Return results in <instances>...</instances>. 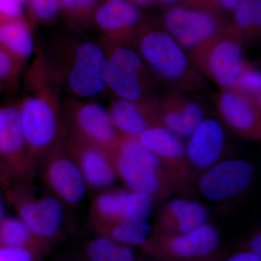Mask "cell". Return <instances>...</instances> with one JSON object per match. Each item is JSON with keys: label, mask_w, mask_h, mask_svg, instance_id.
I'll list each match as a JSON object with an SVG mask.
<instances>
[{"label": "cell", "mask_w": 261, "mask_h": 261, "mask_svg": "<svg viewBox=\"0 0 261 261\" xmlns=\"http://www.w3.org/2000/svg\"><path fill=\"white\" fill-rule=\"evenodd\" d=\"M221 4L228 10H233L237 8L241 0H219Z\"/></svg>", "instance_id": "cell-36"}, {"label": "cell", "mask_w": 261, "mask_h": 261, "mask_svg": "<svg viewBox=\"0 0 261 261\" xmlns=\"http://www.w3.org/2000/svg\"><path fill=\"white\" fill-rule=\"evenodd\" d=\"M244 250L261 257V232L260 230L254 233L247 242V246Z\"/></svg>", "instance_id": "cell-34"}, {"label": "cell", "mask_w": 261, "mask_h": 261, "mask_svg": "<svg viewBox=\"0 0 261 261\" xmlns=\"http://www.w3.org/2000/svg\"><path fill=\"white\" fill-rule=\"evenodd\" d=\"M34 19L40 23H48L61 13L59 0H29Z\"/></svg>", "instance_id": "cell-31"}, {"label": "cell", "mask_w": 261, "mask_h": 261, "mask_svg": "<svg viewBox=\"0 0 261 261\" xmlns=\"http://www.w3.org/2000/svg\"><path fill=\"white\" fill-rule=\"evenodd\" d=\"M0 46L24 63L28 61L34 53V42L25 19L0 16Z\"/></svg>", "instance_id": "cell-24"}, {"label": "cell", "mask_w": 261, "mask_h": 261, "mask_svg": "<svg viewBox=\"0 0 261 261\" xmlns=\"http://www.w3.org/2000/svg\"><path fill=\"white\" fill-rule=\"evenodd\" d=\"M196 51L206 75L224 90L233 88L245 65L239 39L214 37Z\"/></svg>", "instance_id": "cell-10"}, {"label": "cell", "mask_w": 261, "mask_h": 261, "mask_svg": "<svg viewBox=\"0 0 261 261\" xmlns=\"http://www.w3.org/2000/svg\"><path fill=\"white\" fill-rule=\"evenodd\" d=\"M233 88L250 96L257 102H260L261 75L260 72L245 65Z\"/></svg>", "instance_id": "cell-30"}, {"label": "cell", "mask_w": 261, "mask_h": 261, "mask_svg": "<svg viewBox=\"0 0 261 261\" xmlns=\"http://www.w3.org/2000/svg\"><path fill=\"white\" fill-rule=\"evenodd\" d=\"M254 177L252 164L243 160L219 161L201 175L197 183L205 198L214 202L228 200L241 195L251 185Z\"/></svg>", "instance_id": "cell-11"}, {"label": "cell", "mask_w": 261, "mask_h": 261, "mask_svg": "<svg viewBox=\"0 0 261 261\" xmlns=\"http://www.w3.org/2000/svg\"><path fill=\"white\" fill-rule=\"evenodd\" d=\"M24 63L0 46V93L13 87L21 75Z\"/></svg>", "instance_id": "cell-28"}, {"label": "cell", "mask_w": 261, "mask_h": 261, "mask_svg": "<svg viewBox=\"0 0 261 261\" xmlns=\"http://www.w3.org/2000/svg\"><path fill=\"white\" fill-rule=\"evenodd\" d=\"M153 201L143 192H130L124 217L104 237L129 246L142 247L152 230L148 219Z\"/></svg>", "instance_id": "cell-15"}, {"label": "cell", "mask_w": 261, "mask_h": 261, "mask_svg": "<svg viewBox=\"0 0 261 261\" xmlns=\"http://www.w3.org/2000/svg\"><path fill=\"white\" fill-rule=\"evenodd\" d=\"M109 153L117 176L130 191L143 192L153 200H161L178 190L158 156L137 137L123 136Z\"/></svg>", "instance_id": "cell-3"}, {"label": "cell", "mask_w": 261, "mask_h": 261, "mask_svg": "<svg viewBox=\"0 0 261 261\" xmlns=\"http://www.w3.org/2000/svg\"><path fill=\"white\" fill-rule=\"evenodd\" d=\"M207 208L197 201L174 199L160 211L152 231L166 234L191 232L207 223Z\"/></svg>", "instance_id": "cell-19"}, {"label": "cell", "mask_w": 261, "mask_h": 261, "mask_svg": "<svg viewBox=\"0 0 261 261\" xmlns=\"http://www.w3.org/2000/svg\"><path fill=\"white\" fill-rule=\"evenodd\" d=\"M43 180L63 204L75 205L85 197L88 187L65 142L40 161Z\"/></svg>", "instance_id": "cell-8"}, {"label": "cell", "mask_w": 261, "mask_h": 261, "mask_svg": "<svg viewBox=\"0 0 261 261\" xmlns=\"http://www.w3.org/2000/svg\"><path fill=\"white\" fill-rule=\"evenodd\" d=\"M23 5L18 0H0V16L7 18H23Z\"/></svg>", "instance_id": "cell-33"}, {"label": "cell", "mask_w": 261, "mask_h": 261, "mask_svg": "<svg viewBox=\"0 0 261 261\" xmlns=\"http://www.w3.org/2000/svg\"><path fill=\"white\" fill-rule=\"evenodd\" d=\"M166 25L182 47L198 49L216 35L217 27L210 15L185 8H174L166 17Z\"/></svg>", "instance_id": "cell-16"}, {"label": "cell", "mask_w": 261, "mask_h": 261, "mask_svg": "<svg viewBox=\"0 0 261 261\" xmlns=\"http://www.w3.org/2000/svg\"><path fill=\"white\" fill-rule=\"evenodd\" d=\"M224 261H261V257L246 250H242Z\"/></svg>", "instance_id": "cell-35"}, {"label": "cell", "mask_w": 261, "mask_h": 261, "mask_svg": "<svg viewBox=\"0 0 261 261\" xmlns=\"http://www.w3.org/2000/svg\"><path fill=\"white\" fill-rule=\"evenodd\" d=\"M18 102L20 121L33 163H38L66 140L62 112V90L42 54L37 57L24 78Z\"/></svg>", "instance_id": "cell-1"}, {"label": "cell", "mask_w": 261, "mask_h": 261, "mask_svg": "<svg viewBox=\"0 0 261 261\" xmlns=\"http://www.w3.org/2000/svg\"><path fill=\"white\" fill-rule=\"evenodd\" d=\"M37 239L20 219L3 218L0 220V245L2 247H29Z\"/></svg>", "instance_id": "cell-26"}, {"label": "cell", "mask_w": 261, "mask_h": 261, "mask_svg": "<svg viewBox=\"0 0 261 261\" xmlns=\"http://www.w3.org/2000/svg\"><path fill=\"white\" fill-rule=\"evenodd\" d=\"M66 138L111 152L121 142L109 111L92 100L70 97L62 99Z\"/></svg>", "instance_id": "cell-4"}, {"label": "cell", "mask_w": 261, "mask_h": 261, "mask_svg": "<svg viewBox=\"0 0 261 261\" xmlns=\"http://www.w3.org/2000/svg\"><path fill=\"white\" fill-rule=\"evenodd\" d=\"M137 138L158 156L178 190L190 185L193 170L187 161L185 147L179 137L166 127L155 126L145 130Z\"/></svg>", "instance_id": "cell-13"}, {"label": "cell", "mask_w": 261, "mask_h": 261, "mask_svg": "<svg viewBox=\"0 0 261 261\" xmlns=\"http://www.w3.org/2000/svg\"><path fill=\"white\" fill-rule=\"evenodd\" d=\"M135 3L140 5H147L152 2V0H133Z\"/></svg>", "instance_id": "cell-38"}, {"label": "cell", "mask_w": 261, "mask_h": 261, "mask_svg": "<svg viewBox=\"0 0 261 261\" xmlns=\"http://www.w3.org/2000/svg\"><path fill=\"white\" fill-rule=\"evenodd\" d=\"M260 103L235 88L226 89L218 99V108L230 128L243 137L260 140Z\"/></svg>", "instance_id": "cell-14"}, {"label": "cell", "mask_w": 261, "mask_h": 261, "mask_svg": "<svg viewBox=\"0 0 261 261\" xmlns=\"http://www.w3.org/2000/svg\"><path fill=\"white\" fill-rule=\"evenodd\" d=\"M104 77L106 87L116 97L140 102L143 95V62L138 53L118 45L106 53Z\"/></svg>", "instance_id": "cell-9"}, {"label": "cell", "mask_w": 261, "mask_h": 261, "mask_svg": "<svg viewBox=\"0 0 261 261\" xmlns=\"http://www.w3.org/2000/svg\"><path fill=\"white\" fill-rule=\"evenodd\" d=\"M0 166L9 187L31 184L37 170L29 154L18 102L0 107Z\"/></svg>", "instance_id": "cell-6"}, {"label": "cell", "mask_w": 261, "mask_h": 261, "mask_svg": "<svg viewBox=\"0 0 261 261\" xmlns=\"http://www.w3.org/2000/svg\"><path fill=\"white\" fill-rule=\"evenodd\" d=\"M139 50L152 69L164 80L183 81L190 73V64L179 44L168 33L154 31L139 41Z\"/></svg>", "instance_id": "cell-12"}, {"label": "cell", "mask_w": 261, "mask_h": 261, "mask_svg": "<svg viewBox=\"0 0 261 261\" xmlns=\"http://www.w3.org/2000/svg\"><path fill=\"white\" fill-rule=\"evenodd\" d=\"M0 261H34L29 247H1Z\"/></svg>", "instance_id": "cell-32"}, {"label": "cell", "mask_w": 261, "mask_h": 261, "mask_svg": "<svg viewBox=\"0 0 261 261\" xmlns=\"http://www.w3.org/2000/svg\"><path fill=\"white\" fill-rule=\"evenodd\" d=\"M96 25L111 37H116L132 28L140 13L128 0H107L96 8L93 14Z\"/></svg>", "instance_id": "cell-22"}, {"label": "cell", "mask_w": 261, "mask_h": 261, "mask_svg": "<svg viewBox=\"0 0 261 261\" xmlns=\"http://www.w3.org/2000/svg\"><path fill=\"white\" fill-rule=\"evenodd\" d=\"M137 261H148V260H137Z\"/></svg>", "instance_id": "cell-41"}, {"label": "cell", "mask_w": 261, "mask_h": 261, "mask_svg": "<svg viewBox=\"0 0 261 261\" xmlns=\"http://www.w3.org/2000/svg\"><path fill=\"white\" fill-rule=\"evenodd\" d=\"M88 261H137L132 246L100 236L89 242L86 250Z\"/></svg>", "instance_id": "cell-25"}, {"label": "cell", "mask_w": 261, "mask_h": 261, "mask_svg": "<svg viewBox=\"0 0 261 261\" xmlns=\"http://www.w3.org/2000/svg\"><path fill=\"white\" fill-rule=\"evenodd\" d=\"M163 126L179 137H189L203 121L198 105L181 99H171L159 108Z\"/></svg>", "instance_id": "cell-21"}, {"label": "cell", "mask_w": 261, "mask_h": 261, "mask_svg": "<svg viewBox=\"0 0 261 261\" xmlns=\"http://www.w3.org/2000/svg\"><path fill=\"white\" fill-rule=\"evenodd\" d=\"M0 186L5 187V188L8 189V182L5 179L4 174H3V171H2L1 166H0Z\"/></svg>", "instance_id": "cell-37"}, {"label": "cell", "mask_w": 261, "mask_h": 261, "mask_svg": "<svg viewBox=\"0 0 261 261\" xmlns=\"http://www.w3.org/2000/svg\"><path fill=\"white\" fill-rule=\"evenodd\" d=\"M161 1L165 3H174V2L177 1V0H161Z\"/></svg>", "instance_id": "cell-40"}, {"label": "cell", "mask_w": 261, "mask_h": 261, "mask_svg": "<svg viewBox=\"0 0 261 261\" xmlns=\"http://www.w3.org/2000/svg\"><path fill=\"white\" fill-rule=\"evenodd\" d=\"M109 113L116 130L126 137H137L151 127L163 126L159 109L142 102L116 97Z\"/></svg>", "instance_id": "cell-20"}, {"label": "cell", "mask_w": 261, "mask_h": 261, "mask_svg": "<svg viewBox=\"0 0 261 261\" xmlns=\"http://www.w3.org/2000/svg\"><path fill=\"white\" fill-rule=\"evenodd\" d=\"M235 15L240 28L258 27L261 22L260 0H241L237 6Z\"/></svg>", "instance_id": "cell-29"}, {"label": "cell", "mask_w": 261, "mask_h": 261, "mask_svg": "<svg viewBox=\"0 0 261 261\" xmlns=\"http://www.w3.org/2000/svg\"><path fill=\"white\" fill-rule=\"evenodd\" d=\"M130 192L121 189H113L101 192L96 197L92 207L94 225L100 236L123 219Z\"/></svg>", "instance_id": "cell-23"}, {"label": "cell", "mask_w": 261, "mask_h": 261, "mask_svg": "<svg viewBox=\"0 0 261 261\" xmlns=\"http://www.w3.org/2000/svg\"><path fill=\"white\" fill-rule=\"evenodd\" d=\"M61 13L70 25L83 27L97 8V0H59Z\"/></svg>", "instance_id": "cell-27"}, {"label": "cell", "mask_w": 261, "mask_h": 261, "mask_svg": "<svg viewBox=\"0 0 261 261\" xmlns=\"http://www.w3.org/2000/svg\"><path fill=\"white\" fill-rule=\"evenodd\" d=\"M6 195L19 219L36 238L49 240L60 232L64 221V204L54 195H37L31 184L10 187Z\"/></svg>", "instance_id": "cell-7"}, {"label": "cell", "mask_w": 261, "mask_h": 261, "mask_svg": "<svg viewBox=\"0 0 261 261\" xmlns=\"http://www.w3.org/2000/svg\"><path fill=\"white\" fill-rule=\"evenodd\" d=\"M42 56L67 97L92 100L107 88L106 51L94 41L78 35L57 37Z\"/></svg>", "instance_id": "cell-2"}, {"label": "cell", "mask_w": 261, "mask_h": 261, "mask_svg": "<svg viewBox=\"0 0 261 261\" xmlns=\"http://www.w3.org/2000/svg\"><path fill=\"white\" fill-rule=\"evenodd\" d=\"M65 145L82 171L87 187L100 190L116 181V170L109 152L70 139L65 140Z\"/></svg>", "instance_id": "cell-17"}, {"label": "cell", "mask_w": 261, "mask_h": 261, "mask_svg": "<svg viewBox=\"0 0 261 261\" xmlns=\"http://www.w3.org/2000/svg\"><path fill=\"white\" fill-rule=\"evenodd\" d=\"M225 136L221 124L215 120L202 121L190 137L185 152L192 169L205 171L224 154Z\"/></svg>", "instance_id": "cell-18"}, {"label": "cell", "mask_w": 261, "mask_h": 261, "mask_svg": "<svg viewBox=\"0 0 261 261\" xmlns=\"http://www.w3.org/2000/svg\"><path fill=\"white\" fill-rule=\"evenodd\" d=\"M140 248L159 261H219L222 258L220 233L208 223L181 234H166L152 230Z\"/></svg>", "instance_id": "cell-5"}, {"label": "cell", "mask_w": 261, "mask_h": 261, "mask_svg": "<svg viewBox=\"0 0 261 261\" xmlns=\"http://www.w3.org/2000/svg\"><path fill=\"white\" fill-rule=\"evenodd\" d=\"M3 214H4V207H3V203H2V201L0 200V220L3 219Z\"/></svg>", "instance_id": "cell-39"}]
</instances>
